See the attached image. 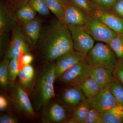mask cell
<instances>
[{"label":"cell","mask_w":123,"mask_h":123,"mask_svg":"<svg viewBox=\"0 0 123 123\" xmlns=\"http://www.w3.org/2000/svg\"><path fill=\"white\" fill-rule=\"evenodd\" d=\"M43 1L50 11L55 14L57 20L64 23V12L62 4L55 0Z\"/></svg>","instance_id":"484cf974"},{"label":"cell","mask_w":123,"mask_h":123,"mask_svg":"<svg viewBox=\"0 0 123 123\" xmlns=\"http://www.w3.org/2000/svg\"><path fill=\"white\" fill-rule=\"evenodd\" d=\"M42 111L43 123H64L69 118L68 114L66 108L56 102L50 103Z\"/></svg>","instance_id":"8fae6325"},{"label":"cell","mask_w":123,"mask_h":123,"mask_svg":"<svg viewBox=\"0 0 123 123\" xmlns=\"http://www.w3.org/2000/svg\"><path fill=\"white\" fill-rule=\"evenodd\" d=\"M11 101L8 97L4 94L0 95V111L11 114Z\"/></svg>","instance_id":"1f68e13d"},{"label":"cell","mask_w":123,"mask_h":123,"mask_svg":"<svg viewBox=\"0 0 123 123\" xmlns=\"http://www.w3.org/2000/svg\"><path fill=\"white\" fill-rule=\"evenodd\" d=\"M73 43L74 49L85 56L94 45V40L81 25H67Z\"/></svg>","instance_id":"52a82bcc"},{"label":"cell","mask_w":123,"mask_h":123,"mask_svg":"<svg viewBox=\"0 0 123 123\" xmlns=\"http://www.w3.org/2000/svg\"><path fill=\"white\" fill-rule=\"evenodd\" d=\"M34 68L30 64L24 65L19 70L18 79L20 84L26 90H31L35 78Z\"/></svg>","instance_id":"ac0fdd59"},{"label":"cell","mask_w":123,"mask_h":123,"mask_svg":"<svg viewBox=\"0 0 123 123\" xmlns=\"http://www.w3.org/2000/svg\"><path fill=\"white\" fill-rule=\"evenodd\" d=\"M37 13L29 3L15 11V15L20 25L34 20L37 17Z\"/></svg>","instance_id":"d6986e66"},{"label":"cell","mask_w":123,"mask_h":123,"mask_svg":"<svg viewBox=\"0 0 123 123\" xmlns=\"http://www.w3.org/2000/svg\"><path fill=\"white\" fill-rule=\"evenodd\" d=\"M90 77L94 80L101 89L110 84L115 78L112 71L102 68H92Z\"/></svg>","instance_id":"e0dca14e"},{"label":"cell","mask_w":123,"mask_h":123,"mask_svg":"<svg viewBox=\"0 0 123 123\" xmlns=\"http://www.w3.org/2000/svg\"><path fill=\"white\" fill-rule=\"evenodd\" d=\"M109 86L118 105L123 108V85L114 78L109 84Z\"/></svg>","instance_id":"603a6c76"},{"label":"cell","mask_w":123,"mask_h":123,"mask_svg":"<svg viewBox=\"0 0 123 123\" xmlns=\"http://www.w3.org/2000/svg\"><path fill=\"white\" fill-rule=\"evenodd\" d=\"M98 8L110 9L117 0H89Z\"/></svg>","instance_id":"d6a6232c"},{"label":"cell","mask_w":123,"mask_h":123,"mask_svg":"<svg viewBox=\"0 0 123 123\" xmlns=\"http://www.w3.org/2000/svg\"><path fill=\"white\" fill-rule=\"evenodd\" d=\"M83 123H103L101 113L91 108Z\"/></svg>","instance_id":"4dcf8cb0"},{"label":"cell","mask_w":123,"mask_h":123,"mask_svg":"<svg viewBox=\"0 0 123 123\" xmlns=\"http://www.w3.org/2000/svg\"><path fill=\"white\" fill-rule=\"evenodd\" d=\"M86 56L74 49L61 55L55 61L56 79L72 66L86 60Z\"/></svg>","instance_id":"30bf717a"},{"label":"cell","mask_w":123,"mask_h":123,"mask_svg":"<svg viewBox=\"0 0 123 123\" xmlns=\"http://www.w3.org/2000/svg\"><path fill=\"white\" fill-rule=\"evenodd\" d=\"M55 62L43 65L30 90L31 103L36 112L43 111L55 97Z\"/></svg>","instance_id":"7a4b0ae2"},{"label":"cell","mask_w":123,"mask_h":123,"mask_svg":"<svg viewBox=\"0 0 123 123\" xmlns=\"http://www.w3.org/2000/svg\"><path fill=\"white\" fill-rule=\"evenodd\" d=\"M108 44L115 52L118 62L123 63V34H117Z\"/></svg>","instance_id":"d4e9b609"},{"label":"cell","mask_w":123,"mask_h":123,"mask_svg":"<svg viewBox=\"0 0 123 123\" xmlns=\"http://www.w3.org/2000/svg\"><path fill=\"white\" fill-rule=\"evenodd\" d=\"M86 61L92 68H102L112 72L118 62L109 44L101 43H96L91 49Z\"/></svg>","instance_id":"3957f363"},{"label":"cell","mask_w":123,"mask_h":123,"mask_svg":"<svg viewBox=\"0 0 123 123\" xmlns=\"http://www.w3.org/2000/svg\"><path fill=\"white\" fill-rule=\"evenodd\" d=\"M110 10L119 17L123 18V0H117Z\"/></svg>","instance_id":"d590c367"},{"label":"cell","mask_w":123,"mask_h":123,"mask_svg":"<svg viewBox=\"0 0 123 123\" xmlns=\"http://www.w3.org/2000/svg\"><path fill=\"white\" fill-rule=\"evenodd\" d=\"M18 60V59L11 60L9 62L8 68V78L12 84L14 83L19 73Z\"/></svg>","instance_id":"f1b7e54d"},{"label":"cell","mask_w":123,"mask_h":123,"mask_svg":"<svg viewBox=\"0 0 123 123\" xmlns=\"http://www.w3.org/2000/svg\"><path fill=\"white\" fill-rule=\"evenodd\" d=\"M84 29L94 40L108 44L117 34L98 18L93 15H88Z\"/></svg>","instance_id":"5b68a950"},{"label":"cell","mask_w":123,"mask_h":123,"mask_svg":"<svg viewBox=\"0 0 123 123\" xmlns=\"http://www.w3.org/2000/svg\"><path fill=\"white\" fill-rule=\"evenodd\" d=\"M11 38H10L8 33H0V59H3L4 57L8 48Z\"/></svg>","instance_id":"f546056e"},{"label":"cell","mask_w":123,"mask_h":123,"mask_svg":"<svg viewBox=\"0 0 123 123\" xmlns=\"http://www.w3.org/2000/svg\"><path fill=\"white\" fill-rule=\"evenodd\" d=\"M112 73L115 78L123 85V63L118 62Z\"/></svg>","instance_id":"e575fe53"},{"label":"cell","mask_w":123,"mask_h":123,"mask_svg":"<svg viewBox=\"0 0 123 123\" xmlns=\"http://www.w3.org/2000/svg\"><path fill=\"white\" fill-rule=\"evenodd\" d=\"M65 123H78V122L74 119V118L72 117L68 119L66 121L64 122Z\"/></svg>","instance_id":"f35d334b"},{"label":"cell","mask_w":123,"mask_h":123,"mask_svg":"<svg viewBox=\"0 0 123 123\" xmlns=\"http://www.w3.org/2000/svg\"><path fill=\"white\" fill-rule=\"evenodd\" d=\"M11 99L14 110L29 118H34L36 112L26 90L20 84L13 83L10 89Z\"/></svg>","instance_id":"277c9868"},{"label":"cell","mask_w":123,"mask_h":123,"mask_svg":"<svg viewBox=\"0 0 123 123\" xmlns=\"http://www.w3.org/2000/svg\"><path fill=\"white\" fill-rule=\"evenodd\" d=\"M63 92L62 99L65 104L68 106L74 108L86 98L79 86H70Z\"/></svg>","instance_id":"2e32d148"},{"label":"cell","mask_w":123,"mask_h":123,"mask_svg":"<svg viewBox=\"0 0 123 123\" xmlns=\"http://www.w3.org/2000/svg\"><path fill=\"white\" fill-rule=\"evenodd\" d=\"M86 100L91 107L101 113L119 106L111 92L109 84L100 89L96 95Z\"/></svg>","instance_id":"9c48e42d"},{"label":"cell","mask_w":123,"mask_h":123,"mask_svg":"<svg viewBox=\"0 0 123 123\" xmlns=\"http://www.w3.org/2000/svg\"><path fill=\"white\" fill-rule=\"evenodd\" d=\"M20 25L24 38L30 49H34L43 26L41 20L36 17L34 20Z\"/></svg>","instance_id":"7c38bea8"},{"label":"cell","mask_w":123,"mask_h":123,"mask_svg":"<svg viewBox=\"0 0 123 123\" xmlns=\"http://www.w3.org/2000/svg\"><path fill=\"white\" fill-rule=\"evenodd\" d=\"M55 0L57 1L58 2H59L60 4H63L64 0Z\"/></svg>","instance_id":"ab89813d"},{"label":"cell","mask_w":123,"mask_h":123,"mask_svg":"<svg viewBox=\"0 0 123 123\" xmlns=\"http://www.w3.org/2000/svg\"><path fill=\"white\" fill-rule=\"evenodd\" d=\"M79 86L86 99L93 97L101 89L97 83L90 77Z\"/></svg>","instance_id":"7402d4cb"},{"label":"cell","mask_w":123,"mask_h":123,"mask_svg":"<svg viewBox=\"0 0 123 123\" xmlns=\"http://www.w3.org/2000/svg\"><path fill=\"white\" fill-rule=\"evenodd\" d=\"M20 123L19 119L14 116L12 114L2 112L0 115V123Z\"/></svg>","instance_id":"836d02e7"},{"label":"cell","mask_w":123,"mask_h":123,"mask_svg":"<svg viewBox=\"0 0 123 123\" xmlns=\"http://www.w3.org/2000/svg\"><path fill=\"white\" fill-rule=\"evenodd\" d=\"M14 11L8 4L0 3V33H9L18 25Z\"/></svg>","instance_id":"5bb4252c"},{"label":"cell","mask_w":123,"mask_h":123,"mask_svg":"<svg viewBox=\"0 0 123 123\" xmlns=\"http://www.w3.org/2000/svg\"><path fill=\"white\" fill-rule=\"evenodd\" d=\"M9 5L15 11L20 7L28 4L30 0H8Z\"/></svg>","instance_id":"8d00e7d4"},{"label":"cell","mask_w":123,"mask_h":123,"mask_svg":"<svg viewBox=\"0 0 123 123\" xmlns=\"http://www.w3.org/2000/svg\"><path fill=\"white\" fill-rule=\"evenodd\" d=\"M91 69L86 60L68 69L58 79L64 84L79 86L89 77Z\"/></svg>","instance_id":"8992f818"},{"label":"cell","mask_w":123,"mask_h":123,"mask_svg":"<svg viewBox=\"0 0 123 123\" xmlns=\"http://www.w3.org/2000/svg\"><path fill=\"white\" fill-rule=\"evenodd\" d=\"M28 3L40 15L47 16L50 14V11L43 0H30Z\"/></svg>","instance_id":"83f0119b"},{"label":"cell","mask_w":123,"mask_h":123,"mask_svg":"<svg viewBox=\"0 0 123 123\" xmlns=\"http://www.w3.org/2000/svg\"><path fill=\"white\" fill-rule=\"evenodd\" d=\"M10 60L4 57L0 63V85L4 90L10 89L12 84L8 78V68Z\"/></svg>","instance_id":"44dd1931"},{"label":"cell","mask_w":123,"mask_h":123,"mask_svg":"<svg viewBox=\"0 0 123 123\" xmlns=\"http://www.w3.org/2000/svg\"><path fill=\"white\" fill-rule=\"evenodd\" d=\"M64 12V23L66 25H81L85 24L87 15L71 2L64 0L62 4Z\"/></svg>","instance_id":"4fadbf2b"},{"label":"cell","mask_w":123,"mask_h":123,"mask_svg":"<svg viewBox=\"0 0 123 123\" xmlns=\"http://www.w3.org/2000/svg\"><path fill=\"white\" fill-rule=\"evenodd\" d=\"M12 32L9 45L4 56L10 60L13 59H18L20 52H22L23 55L29 53L30 49L24 38L19 24Z\"/></svg>","instance_id":"ba28073f"},{"label":"cell","mask_w":123,"mask_h":123,"mask_svg":"<svg viewBox=\"0 0 123 123\" xmlns=\"http://www.w3.org/2000/svg\"><path fill=\"white\" fill-rule=\"evenodd\" d=\"M73 49L68 26L57 19L43 26L34 49L43 65L55 61L61 55Z\"/></svg>","instance_id":"6da1fadb"},{"label":"cell","mask_w":123,"mask_h":123,"mask_svg":"<svg viewBox=\"0 0 123 123\" xmlns=\"http://www.w3.org/2000/svg\"><path fill=\"white\" fill-rule=\"evenodd\" d=\"M91 108L86 99L82 101L74 108L72 117L78 123H83Z\"/></svg>","instance_id":"cb8c5ba5"},{"label":"cell","mask_w":123,"mask_h":123,"mask_svg":"<svg viewBox=\"0 0 123 123\" xmlns=\"http://www.w3.org/2000/svg\"><path fill=\"white\" fill-rule=\"evenodd\" d=\"M87 15H93L98 9L89 0H70Z\"/></svg>","instance_id":"4316f807"},{"label":"cell","mask_w":123,"mask_h":123,"mask_svg":"<svg viewBox=\"0 0 123 123\" xmlns=\"http://www.w3.org/2000/svg\"><path fill=\"white\" fill-rule=\"evenodd\" d=\"M93 15L102 21L117 34H123V18L110 9L98 8Z\"/></svg>","instance_id":"9a60e30c"},{"label":"cell","mask_w":123,"mask_h":123,"mask_svg":"<svg viewBox=\"0 0 123 123\" xmlns=\"http://www.w3.org/2000/svg\"><path fill=\"white\" fill-rule=\"evenodd\" d=\"M103 123H123V108L117 106L101 113Z\"/></svg>","instance_id":"ffe728a7"},{"label":"cell","mask_w":123,"mask_h":123,"mask_svg":"<svg viewBox=\"0 0 123 123\" xmlns=\"http://www.w3.org/2000/svg\"><path fill=\"white\" fill-rule=\"evenodd\" d=\"M34 57L30 53H27L23 55L22 63L23 66L24 65L30 64L33 61Z\"/></svg>","instance_id":"74e56055"}]
</instances>
